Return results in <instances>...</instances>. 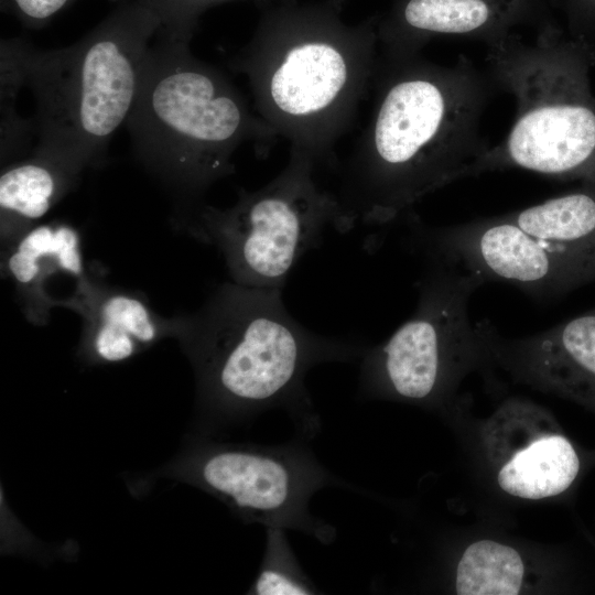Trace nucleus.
<instances>
[{
  "mask_svg": "<svg viewBox=\"0 0 595 595\" xmlns=\"http://www.w3.org/2000/svg\"><path fill=\"white\" fill-rule=\"evenodd\" d=\"M77 0H0L1 11L14 17L24 26L41 29ZM112 3L119 0H108Z\"/></svg>",
  "mask_w": 595,
  "mask_h": 595,
  "instance_id": "obj_21",
  "label": "nucleus"
},
{
  "mask_svg": "<svg viewBox=\"0 0 595 595\" xmlns=\"http://www.w3.org/2000/svg\"><path fill=\"white\" fill-rule=\"evenodd\" d=\"M569 35L584 44L595 60V0H565Z\"/></svg>",
  "mask_w": 595,
  "mask_h": 595,
  "instance_id": "obj_22",
  "label": "nucleus"
},
{
  "mask_svg": "<svg viewBox=\"0 0 595 595\" xmlns=\"http://www.w3.org/2000/svg\"><path fill=\"white\" fill-rule=\"evenodd\" d=\"M411 240L484 282L510 283L539 300H553L595 281V271L543 242L507 214L431 228L411 218Z\"/></svg>",
  "mask_w": 595,
  "mask_h": 595,
  "instance_id": "obj_10",
  "label": "nucleus"
},
{
  "mask_svg": "<svg viewBox=\"0 0 595 595\" xmlns=\"http://www.w3.org/2000/svg\"><path fill=\"white\" fill-rule=\"evenodd\" d=\"M316 165L290 150L284 169L259 190H241L231 207H202L195 231L223 253L235 283L282 289L300 258L335 226L338 204L314 178Z\"/></svg>",
  "mask_w": 595,
  "mask_h": 595,
  "instance_id": "obj_8",
  "label": "nucleus"
},
{
  "mask_svg": "<svg viewBox=\"0 0 595 595\" xmlns=\"http://www.w3.org/2000/svg\"><path fill=\"white\" fill-rule=\"evenodd\" d=\"M487 72L516 100L507 137L469 163L458 180L521 169L595 186V96L588 48L547 22L533 43L517 34L487 45Z\"/></svg>",
  "mask_w": 595,
  "mask_h": 595,
  "instance_id": "obj_6",
  "label": "nucleus"
},
{
  "mask_svg": "<svg viewBox=\"0 0 595 595\" xmlns=\"http://www.w3.org/2000/svg\"><path fill=\"white\" fill-rule=\"evenodd\" d=\"M160 20L141 0L119 4L76 43L37 50L7 39L23 85L35 99L39 143L82 171L102 161L137 95L145 53Z\"/></svg>",
  "mask_w": 595,
  "mask_h": 595,
  "instance_id": "obj_5",
  "label": "nucleus"
},
{
  "mask_svg": "<svg viewBox=\"0 0 595 595\" xmlns=\"http://www.w3.org/2000/svg\"><path fill=\"white\" fill-rule=\"evenodd\" d=\"M538 0H398L378 18L380 53L419 54L436 36L484 41L487 45L534 19Z\"/></svg>",
  "mask_w": 595,
  "mask_h": 595,
  "instance_id": "obj_13",
  "label": "nucleus"
},
{
  "mask_svg": "<svg viewBox=\"0 0 595 595\" xmlns=\"http://www.w3.org/2000/svg\"><path fill=\"white\" fill-rule=\"evenodd\" d=\"M256 595L317 594L314 583L301 570L284 529L267 528V544L258 575L250 588Z\"/></svg>",
  "mask_w": 595,
  "mask_h": 595,
  "instance_id": "obj_19",
  "label": "nucleus"
},
{
  "mask_svg": "<svg viewBox=\"0 0 595 595\" xmlns=\"http://www.w3.org/2000/svg\"><path fill=\"white\" fill-rule=\"evenodd\" d=\"M522 229L595 271V186L507 214Z\"/></svg>",
  "mask_w": 595,
  "mask_h": 595,
  "instance_id": "obj_15",
  "label": "nucleus"
},
{
  "mask_svg": "<svg viewBox=\"0 0 595 595\" xmlns=\"http://www.w3.org/2000/svg\"><path fill=\"white\" fill-rule=\"evenodd\" d=\"M483 445L499 489L523 500L566 493L585 466L552 415L523 399L506 400L486 420Z\"/></svg>",
  "mask_w": 595,
  "mask_h": 595,
  "instance_id": "obj_11",
  "label": "nucleus"
},
{
  "mask_svg": "<svg viewBox=\"0 0 595 595\" xmlns=\"http://www.w3.org/2000/svg\"><path fill=\"white\" fill-rule=\"evenodd\" d=\"M426 257L415 312L360 357L359 388L366 397L435 404L485 359L467 311L484 280L441 257Z\"/></svg>",
  "mask_w": 595,
  "mask_h": 595,
  "instance_id": "obj_7",
  "label": "nucleus"
},
{
  "mask_svg": "<svg viewBox=\"0 0 595 595\" xmlns=\"http://www.w3.org/2000/svg\"><path fill=\"white\" fill-rule=\"evenodd\" d=\"M334 6H336L337 8L342 9L343 7V3L345 0H329Z\"/></svg>",
  "mask_w": 595,
  "mask_h": 595,
  "instance_id": "obj_23",
  "label": "nucleus"
},
{
  "mask_svg": "<svg viewBox=\"0 0 595 595\" xmlns=\"http://www.w3.org/2000/svg\"><path fill=\"white\" fill-rule=\"evenodd\" d=\"M528 581L527 564L519 551L501 542L482 539L461 554L454 574L459 595H516Z\"/></svg>",
  "mask_w": 595,
  "mask_h": 595,
  "instance_id": "obj_17",
  "label": "nucleus"
},
{
  "mask_svg": "<svg viewBox=\"0 0 595 595\" xmlns=\"http://www.w3.org/2000/svg\"><path fill=\"white\" fill-rule=\"evenodd\" d=\"M90 349L102 361L130 358L140 347L152 343L159 326L145 304L137 298L113 294L95 312Z\"/></svg>",
  "mask_w": 595,
  "mask_h": 595,
  "instance_id": "obj_16",
  "label": "nucleus"
},
{
  "mask_svg": "<svg viewBox=\"0 0 595 595\" xmlns=\"http://www.w3.org/2000/svg\"><path fill=\"white\" fill-rule=\"evenodd\" d=\"M8 269L22 285L39 283L53 271L83 273L77 232L68 226L44 225L30 230L8 260Z\"/></svg>",
  "mask_w": 595,
  "mask_h": 595,
  "instance_id": "obj_18",
  "label": "nucleus"
},
{
  "mask_svg": "<svg viewBox=\"0 0 595 595\" xmlns=\"http://www.w3.org/2000/svg\"><path fill=\"white\" fill-rule=\"evenodd\" d=\"M182 476L246 521L299 530L325 544L335 538V529L314 517L309 505L317 490L342 480L318 463L304 440L204 445L186 458Z\"/></svg>",
  "mask_w": 595,
  "mask_h": 595,
  "instance_id": "obj_9",
  "label": "nucleus"
},
{
  "mask_svg": "<svg viewBox=\"0 0 595 595\" xmlns=\"http://www.w3.org/2000/svg\"><path fill=\"white\" fill-rule=\"evenodd\" d=\"M372 86L370 120L333 192L339 232L397 220L489 149L480 121L497 86L468 57L444 66L379 52Z\"/></svg>",
  "mask_w": 595,
  "mask_h": 595,
  "instance_id": "obj_1",
  "label": "nucleus"
},
{
  "mask_svg": "<svg viewBox=\"0 0 595 595\" xmlns=\"http://www.w3.org/2000/svg\"><path fill=\"white\" fill-rule=\"evenodd\" d=\"M79 172L37 148L31 158L7 166L0 177L2 230L23 227L44 216L72 187Z\"/></svg>",
  "mask_w": 595,
  "mask_h": 595,
  "instance_id": "obj_14",
  "label": "nucleus"
},
{
  "mask_svg": "<svg viewBox=\"0 0 595 595\" xmlns=\"http://www.w3.org/2000/svg\"><path fill=\"white\" fill-rule=\"evenodd\" d=\"M125 126L144 164L194 197L232 173L240 145L253 142L263 152L278 137L229 77L192 54L190 43L158 35Z\"/></svg>",
  "mask_w": 595,
  "mask_h": 595,
  "instance_id": "obj_4",
  "label": "nucleus"
},
{
  "mask_svg": "<svg viewBox=\"0 0 595 595\" xmlns=\"http://www.w3.org/2000/svg\"><path fill=\"white\" fill-rule=\"evenodd\" d=\"M329 0H283L266 10L230 62L244 74L258 115L290 150L334 164V147L372 85L378 18L348 24Z\"/></svg>",
  "mask_w": 595,
  "mask_h": 595,
  "instance_id": "obj_2",
  "label": "nucleus"
},
{
  "mask_svg": "<svg viewBox=\"0 0 595 595\" xmlns=\"http://www.w3.org/2000/svg\"><path fill=\"white\" fill-rule=\"evenodd\" d=\"M160 20L158 36L190 43L199 17L209 8L230 0H141ZM267 2L273 0H253ZM283 1V0H281Z\"/></svg>",
  "mask_w": 595,
  "mask_h": 595,
  "instance_id": "obj_20",
  "label": "nucleus"
},
{
  "mask_svg": "<svg viewBox=\"0 0 595 595\" xmlns=\"http://www.w3.org/2000/svg\"><path fill=\"white\" fill-rule=\"evenodd\" d=\"M181 326L202 403L213 416L242 420L282 409L303 439L320 430L305 386L307 372L323 363L360 358L365 350L299 323L283 303L282 289L235 282L219 288Z\"/></svg>",
  "mask_w": 595,
  "mask_h": 595,
  "instance_id": "obj_3",
  "label": "nucleus"
},
{
  "mask_svg": "<svg viewBox=\"0 0 595 595\" xmlns=\"http://www.w3.org/2000/svg\"><path fill=\"white\" fill-rule=\"evenodd\" d=\"M485 359L518 380L595 412V309L537 335L509 339L493 324L474 325Z\"/></svg>",
  "mask_w": 595,
  "mask_h": 595,
  "instance_id": "obj_12",
  "label": "nucleus"
}]
</instances>
